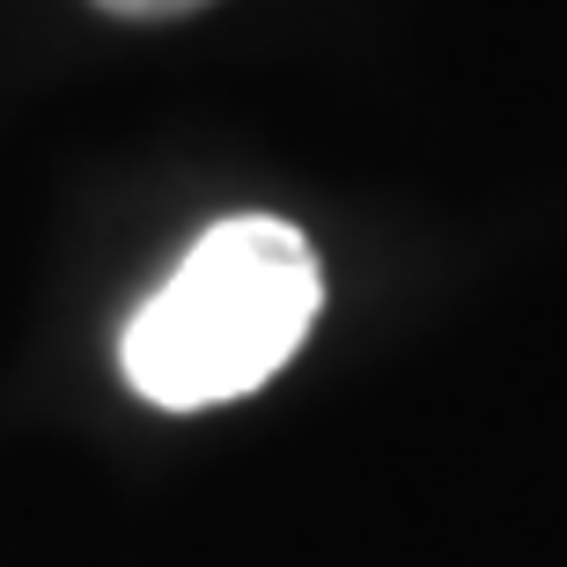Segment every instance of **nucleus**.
<instances>
[{
	"label": "nucleus",
	"mask_w": 567,
	"mask_h": 567,
	"mask_svg": "<svg viewBox=\"0 0 567 567\" xmlns=\"http://www.w3.org/2000/svg\"><path fill=\"white\" fill-rule=\"evenodd\" d=\"M324 302L310 236L274 214H229L126 324V383L163 413L229 405L274 383Z\"/></svg>",
	"instance_id": "1"
},
{
	"label": "nucleus",
	"mask_w": 567,
	"mask_h": 567,
	"mask_svg": "<svg viewBox=\"0 0 567 567\" xmlns=\"http://www.w3.org/2000/svg\"><path fill=\"white\" fill-rule=\"evenodd\" d=\"M104 16H126V22H163V16H192L207 0H96Z\"/></svg>",
	"instance_id": "2"
}]
</instances>
